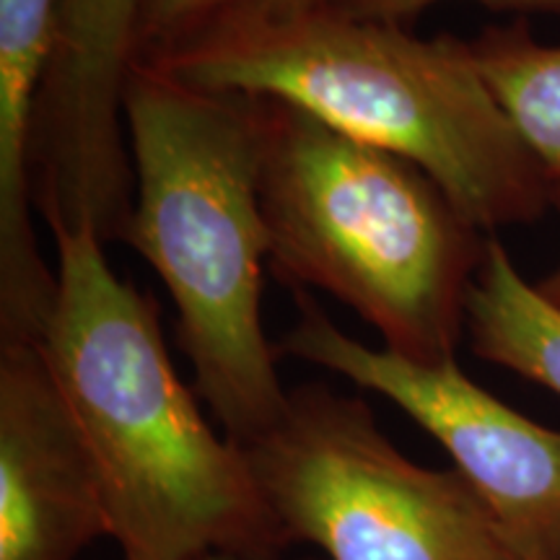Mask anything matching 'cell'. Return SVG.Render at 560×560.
<instances>
[{"instance_id": "1", "label": "cell", "mask_w": 560, "mask_h": 560, "mask_svg": "<svg viewBox=\"0 0 560 560\" xmlns=\"http://www.w3.org/2000/svg\"><path fill=\"white\" fill-rule=\"evenodd\" d=\"M52 242L55 296L32 342L94 457L122 560H280L289 535L174 371L159 304L117 276L94 229Z\"/></svg>"}, {"instance_id": "2", "label": "cell", "mask_w": 560, "mask_h": 560, "mask_svg": "<svg viewBox=\"0 0 560 560\" xmlns=\"http://www.w3.org/2000/svg\"><path fill=\"white\" fill-rule=\"evenodd\" d=\"M125 132L132 206L122 242L170 291L195 392L223 436L247 446L289 402L280 353L262 325L270 236L260 202V102L132 62Z\"/></svg>"}, {"instance_id": "3", "label": "cell", "mask_w": 560, "mask_h": 560, "mask_svg": "<svg viewBox=\"0 0 560 560\" xmlns=\"http://www.w3.org/2000/svg\"><path fill=\"white\" fill-rule=\"evenodd\" d=\"M198 89L276 100L420 166L480 231L535 223L552 179L470 58L467 39L327 5L283 21L219 26L149 62Z\"/></svg>"}, {"instance_id": "4", "label": "cell", "mask_w": 560, "mask_h": 560, "mask_svg": "<svg viewBox=\"0 0 560 560\" xmlns=\"http://www.w3.org/2000/svg\"><path fill=\"white\" fill-rule=\"evenodd\" d=\"M257 102L276 278L332 293L402 359L452 361L486 252L480 229L412 161L285 102Z\"/></svg>"}, {"instance_id": "5", "label": "cell", "mask_w": 560, "mask_h": 560, "mask_svg": "<svg viewBox=\"0 0 560 560\" xmlns=\"http://www.w3.org/2000/svg\"><path fill=\"white\" fill-rule=\"evenodd\" d=\"M240 450L289 540L330 560H514L470 482L405 457L359 397L293 387Z\"/></svg>"}, {"instance_id": "6", "label": "cell", "mask_w": 560, "mask_h": 560, "mask_svg": "<svg viewBox=\"0 0 560 560\" xmlns=\"http://www.w3.org/2000/svg\"><path fill=\"white\" fill-rule=\"evenodd\" d=\"M278 353L346 376L395 402L444 446L454 470L490 509L514 560H560V431L495 400L457 361L418 363L350 338L306 289Z\"/></svg>"}, {"instance_id": "7", "label": "cell", "mask_w": 560, "mask_h": 560, "mask_svg": "<svg viewBox=\"0 0 560 560\" xmlns=\"http://www.w3.org/2000/svg\"><path fill=\"white\" fill-rule=\"evenodd\" d=\"M138 0H66L34 128V206L52 229L122 242L132 206L125 83Z\"/></svg>"}, {"instance_id": "8", "label": "cell", "mask_w": 560, "mask_h": 560, "mask_svg": "<svg viewBox=\"0 0 560 560\" xmlns=\"http://www.w3.org/2000/svg\"><path fill=\"white\" fill-rule=\"evenodd\" d=\"M109 537L94 457L34 342H0V560H75Z\"/></svg>"}, {"instance_id": "9", "label": "cell", "mask_w": 560, "mask_h": 560, "mask_svg": "<svg viewBox=\"0 0 560 560\" xmlns=\"http://www.w3.org/2000/svg\"><path fill=\"white\" fill-rule=\"evenodd\" d=\"M66 0H0V342H32L55 268L34 226V128Z\"/></svg>"}, {"instance_id": "10", "label": "cell", "mask_w": 560, "mask_h": 560, "mask_svg": "<svg viewBox=\"0 0 560 560\" xmlns=\"http://www.w3.org/2000/svg\"><path fill=\"white\" fill-rule=\"evenodd\" d=\"M465 327L480 359L560 395V312L520 276L495 236L486 240Z\"/></svg>"}, {"instance_id": "11", "label": "cell", "mask_w": 560, "mask_h": 560, "mask_svg": "<svg viewBox=\"0 0 560 560\" xmlns=\"http://www.w3.org/2000/svg\"><path fill=\"white\" fill-rule=\"evenodd\" d=\"M480 79L550 179L560 177V45L532 37L527 21L467 39Z\"/></svg>"}, {"instance_id": "12", "label": "cell", "mask_w": 560, "mask_h": 560, "mask_svg": "<svg viewBox=\"0 0 560 560\" xmlns=\"http://www.w3.org/2000/svg\"><path fill=\"white\" fill-rule=\"evenodd\" d=\"M240 0H138L132 62H156L215 26Z\"/></svg>"}, {"instance_id": "13", "label": "cell", "mask_w": 560, "mask_h": 560, "mask_svg": "<svg viewBox=\"0 0 560 560\" xmlns=\"http://www.w3.org/2000/svg\"><path fill=\"white\" fill-rule=\"evenodd\" d=\"M436 3H444V0H327L325 5L338 13H346L350 19L408 26L410 21H416L420 13L429 11ZM475 3H482L495 11L558 13L560 16V0H475Z\"/></svg>"}, {"instance_id": "14", "label": "cell", "mask_w": 560, "mask_h": 560, "mask_svg": "<svg viewBox=\"0 0 560 560\" xmlns=\"http://www.w3.org/2000/svg\"><path fill=\"white\" fill-rule=\"evenodd\" d=\"M325 3L327 0H240V3L226 13L219 24L210 26L208 32L219 30V26H242L260 24V21H283L293 16H304V13L322 9Z\"/></svg>"}, {"instance_id": "15", "label": "cell", "mask_w": 560, "mask_h": 560, "mask_svg": "<svg viewBox=\"0 0 560 560\" xmlns=\"http://www.w3.org/2000/svg\"><path fill=\"white\" fill-rule=\"evenodd\" d=\"M552 202H556L560 210V177L552 179ZM535 289L545 301H550V304L560 312V265L556 268V272H550L548 278H542L540 283H535Z\"/></svg>"}, {"instance_id": "16", "label": "cell", "mask_w": 560, "mask_h": 560, "mask_svg": "<svg viewBox=\"0 0 560 560\" xmlns=\"http://www.w3.org/2000/svg\"><path fill=\"white\" fill-rule=\"evenodd\" d=\"M200 560H240V558H234V556H221V552H213V556H206V558H200ZM304 560H314V558H304Z\"/></svg>"}]
</instances>
